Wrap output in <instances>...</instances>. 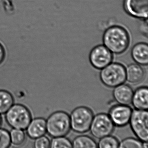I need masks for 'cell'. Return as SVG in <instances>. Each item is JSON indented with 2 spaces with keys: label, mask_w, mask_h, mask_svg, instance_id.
Returning <instances> with one entry per match:
<instances>
[{
  "label": "cell",
  "mask_w": 148,
  "mask_h": 148,
  "mask_svg": "<svg viewBox=\"0 0 148 148\" xmlns=\"http://www.w3.org/2000/svg\"><path fill=\"white\" fill-rule=\"evenodd\" d=\"M99 78L105 86L115 88L126 81L125 68L120 63H110L101 69Z\"/></svg>",
  "instance_id": "3957f363"
},
{
  "label": "cell",
  "mask_w": 148,
  "mask_h": 148,
  "mask_svg": "<svg viewBox=\"0 0 148 148\" xmlns=\"http://www.w3.org/2000/svg\"><path fill=\"white\" fill-rule=\"evenodd\" d=\"M6 120L14 129L25 130L32 120V114L27 107L21 104L13 105L6 112Z\"/></svg>",
  "instance_id": "277c9868"
},
{
  "label": "cell",
  "mask_w": 148,
  "mask_h": 148,
  "mask_svg": "<svg viewBox=\"0 0 148 148\" xmlns=\"http://www.w3.org/2000/svg\"><path fill=\"white\" fill-rule=\"evenodd\" d=\"M143 148H148V143H147V142H143Z\"/></svg>",
  "instance_id": "d4e9b609"
},
{
  "label": "cell",
  "mask_w": 148,
  "mask_h": 148,
  "mask_svg": "<svg viewBox=\"0 0 148 148\" xmlns=\"http://www.w3.org/2000/svg\"><path fill=\"white\" fill-rule=\"evenodd\" d=\"M124 8L130 16L147 20L148 13V0H124Z\"/></svg>",
  "instance_id": "9c48e42d"
},
{
  "label": "cell",
  "mask_w": 148,
  "mask_h": 148,
  "mask_svg": "<svg viewBox=\"0 0 148 148\" xmlns=\"http://www.w3.org/2000/svg\"><path fill=\"white\" fill-rule=\"evenodd\" d=\"M26 129L28 136L36 139L46 133V121L42 118L34 119L31 120Z\"/></svg>",
  "instance_id": "7c38bea8"
},
{
  "label": "cell",
  "mask_w": 148,
  "mask_h": 148,
  "mask_svg": "<svg viewBox=\"0 0 148 148\" xmlns=\"http://www.w3.org/2000/svg\"><path fill=\"white\" fill-rule=\"evenodd\" d=\"M51 141L45 136H42L35 139L34 147L36 148H47L50 147Z\"/></svg>",
  "instance_id": "603a6c76"
},
{
  "label": "cell",
  "mask_w": 148,
  "mask_h": 148,
  "mask_svg": "<svg viewBox=\"0 0 148 148\" xmlns=\"http://www.w3.org/2000/svg\"><path fill=\"white\" fill-rule=\"evenodd\" d=\"M132 112L128 106L118 104L111 108L109 116L114 125L123 127L130 123Z\"/></svg>",
  "instance_id": "30bf717a"
},
{
  "label": "cell",
  "mask_w": 148,
  "mask_h": 148,
  "mask_svg": "<svg viewBox=\"0 0 148 148\" xmlns=\"http://www.w3.org/2000/svg\"><path fill=\"white\" fill-rule=\"evenodd\" d=\"M14 99L10 92L0 90V114H5L14 105Z\"/></svg>",
  "instance_id": "e0dca14e"
},
{
  "label": "cell",
  "mask_w": 148,
  "mask_h": 148,
  "mask_svg": "<svg viewBox=\"0 0 148 148\" xmlns=\"http://www.w3.org/2000/svg\"><path fill=\"white\" fill-rule=\"evenodd\" d=\"M50 147L52 148H72V142L64 136L54 137L51 141Z\"/></svg>",
  "instance_id": "ffe728a7"
},
{
  "label": "cell",
  "mask_w": 148,
  "mask_h": 148,
  "mask_svg": "<svg viewBox=\"0 0 148 148\" xmlns=\"http://www.w3.org/2000/svg\"><path fill=\"white\" fill-rule=\"evenodd\" d=\"M2 120L1 116H0V126H1V124H2Z\"/></svg>",
  "instance_id": "484cf974"
},
{
  "label": "cell",
  "mask_w": 148,
  "mask_h": 148,
  "mask_svg": "<svg viewBox=\"0 0 148 148\" xmlns=\"http://www.w3.org/2000/svg\"><path fill=\"white\" fill-rule=\"evenodd\" d=\"M143 142L139 139L133 138H128L122 140L119 143V148H143Z\"/></svg>",
  "instance_id": "44dd1931"
},
{
  "label": "cell",
  "mask_w": 148,
  "mask_h": 148,
  "mask_svg": "<svg viewBox=\"0 0 148 148\" xmlns=\"http://www.w3.org/2000/svg\"><path fill=\"white\" fill-rule=\"evenodd\" d=\"M10 135L11 143L15 146H20L25 141V134L23 130L14 129Z\"/></svg>",
  "instance_id": "ac0fdd59"
},
{
  "label": "cell",
  "mask_w": 148,
  "mask_h": 148,
  "mask_svg": "<svg viewBox=\"0 0 148 148\" xmlns=\"http://www.w3.org/2000/svg\"><path fill=\"white\" fill-rule=\"evenodd\" d=\"M72 148H97L95 140L90 137L86 135H80L76 137L72 142Z\"/></svg>",
  "instance_id": "2e32d148"
},
{
  "label": "cell",
  "mask_w": 148,
  "mask_h": 148,
  "mask_svg": "<svg viewBox=\"0 0 148 148\" xmlns=\"http://www.w3.org/2000/svg\"><path fill=\"white\" fill-rule=\"evenodd\" d=\"M11 144L10 133L6 130L0 129V148H7Z\"/></svg>",
  "instance_id": "7402d4cb"
},
{
  "label": "cell",
  "mask_w": 148,
  "mask_h": 148,
  "mask_svg": "<svg viewBox=\"0 0 148 148\" xmlns=\"http://www.w3.org/2000/svg\"><path fill=\"white\" fill-rule=\"evenodd\" d=\"M148 121L147 110L136 109L132 110L129 123L134 134L142 142H148Z\"/></svg>",
  "instance_id": "8992f818"
},
{
  "label": "cell",
  "mask_w": 148,
  "mask_h": 148,
  "mask_svg": "<svg viewBox=\"0 0 148 148\" xmlns=\"http://www.w3.org/2000/svg\"><path fill=\"white\" fill-rule=\"evenodd\" d=\"M132 59L136 64L141 66L148 64V45L147 43H137L132 47L131 51Z\"/></svg>",
  "instance_id": "4fadbf2b"
},
{
  "label": "cell",
  "mask_w": 148,
  "mask_h": 148,
  "mask_svg": "<svg viewBox=\"0 0 148 148\" xmlns=\"http://www.w3.org/2000/svg\"><path fill=\"white\" fill-rule=\"evenodd\" d=\"M133 107L138 110L148 109V89L146 86L138 88L133 92L132 103Z\"/></svg>",
  "instance_id": "5bb4252c"
},
{
  "label": "cell",
  "mask_w": 148,
  "mask_h": 148,
  "mask_svg": "<svg viewBox=\"0 0 148 148\" xmlns=\"http://www.w3.org/2000/svg\"><path fill=\"white\" fill-rule=\"evenodd\" d=\"M89 60L93 67L101 70L112 62L113 54L104 45H98L91 51Z\"/></svg>",
  "instance_id": "ba28073f"
},
{
  "label": "cell",
  "mask_w": 148,
  "mask_h": 148,
  "mask_svg": "<svg viewBox=\"0 0 148 148\" xmlns=\"http://www.w3.org/2000/svg\"><path fill=\"white\" fill-rule=\"evenodd\" d=\"M114 125L109 115L99 113L93 117L90 130L94 137L100 139L111 135L114 130Z\"/></svg>",
  "instance_id": "52a82bcc"
},
{
  "label": "cell",
  "mask_w": 148,
  "mask_h": 148,
  "mask_svg": "<svg viewBox=\"0 0 148 148\" xmlns=\"http://www.w3.org/2000/svg\"><path fill=\"white\" fill-rule=\"evenodd\" d=\"M47 132L52 137L64 136L71 129L70 116L63 111L55 112L46 121Z\"/></svg>",
  "instance_id": "7a4b0ae2"
},
{
  "label": "cell",
  "mask_w": 148,
  "mask_h": 148,
  "mask_svg": "<svg viewBox=\"0 0 148 148\" xmlns=\"http://www.w3.org/2000/svg\"><path fill=\"white\" fill-rule=\"evenodd\" d=\"M119 142L115 137L113 136H106L100 138L97 144V147L100 148H119Z\"/></svg>",
  "instance_id": "d6986e66"
},
{
  "label": "cell",
  "mask_w": 148,
  "mask_h": 148,
  "mask_svg": "<svg viewBox=\"0 0 148 148\" xmlns=\"http://www.w3.org/2000/svg\"><path fill=\"white\" fill-rule=\"evenodd\" d=\"M133 92L131 86L123 84L115 87L112 95L118 104L128 106L131 104Z\"/></svg>",
  "instance_id": "8fae6325"
},
{
  "label": "cell",
  "mask_w": 148,
  "mask_h": 148,
  "mask_svg": "<svg viewBox=\"0 0 148 148\" xmlns=\"http://www.w3.org/2000/svg\"><path fill=\"white\" fill-rule=\"evenodd\" d=\"M126 80L132 84L141 82L145 76V71L140 65L132 64L125 68Z\"/></svg>",
  "instance_id": "9a60e30c"
},
{
  "label": "cell",
  "mask_w": 148,
  "mask_h": 148,
  "mask_svg": "<svg viewBox=\"0 0 148 148\" xmlns=\"http://www.w3.org/2000/svg\"><path fill=\"white\" fill-rule=\"evenodd\" d=\"M6 56V51L5 47L0 42V64H1L5 60Z\"/></svg>",
  "instance_id": "cb8c5ba5"
},
{
  "label": "cell",
  "mask_w": 148,
  "mask_h": 148,
  "mask_svg": "<svg viewBox=\"0 0 148 148\" xmlns=\"http://www.w3.org/2000/svg\"><path fill=\"white\" fill-rule=\"evenodd\" d=\"M103 42L104 45L113 54H122L129 47L130 37L128 31L123 27L112 26L104 32Z\"/></svg>",
  "instance_id": "6da1fadb"
},
{
  "label": "cell",
  "mask_w": 148,
  "mask_h": 148,
  "mask_svg": "<svg viewBox=\"0 0 148 148\" xmlns=\"http://www.w3.org/2000/svg\"><path fill=\"white\" fill-rule=\"evenodd\" d=\"M93 117V112L90 108L86 106L77 107L70 116L71 128L77 133H85L90 130Z\"/></svg>",
  "instance_id": "5b68a950"
}]
</instances>
